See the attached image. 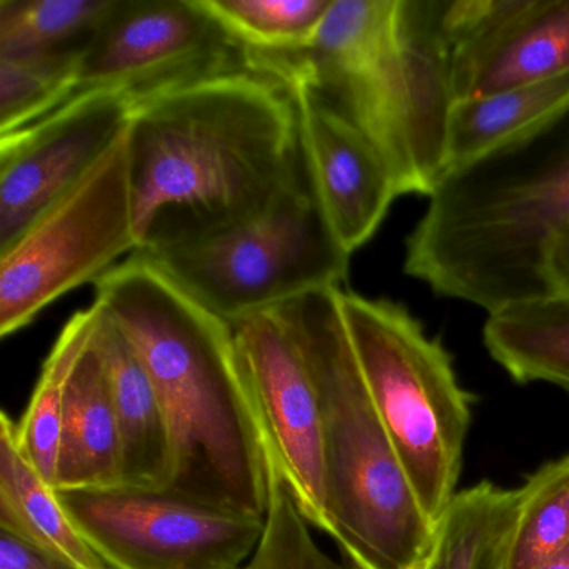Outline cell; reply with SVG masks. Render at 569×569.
I'll list each match as a JSON object with an SVG mask.
<instances>
[{
	"label": "cell",
	"instance_id": "6da1fadb",
	"mask_svg": "<svg viewBox=\"0 0 569 569\" xmlns=\"http://www.w3.org/2000/svg\"><path fill=\"white\" fill-rule=\"evenodd\" d=\"M128 138L142 254L239 228L309 181L295 94L259 69L139 99Z\"/></svg>",
	"mask_w": 569,
	"mask_h": 569
},
{
	"label": "cell",
	"instance_id": "7a4b0ae2",
	"mask_svg": "<svg viewBox=\"0 0 569 569\" xmlns=\"http://www.w3.org/2000/svg\"><path fill=\"white\" fill-rule=\"evenodd\" d=\"M94 286L96 305L131 339L161 396L174 456L164 491L266 519L269 446L231 325L139 252Z\"/></svg>",
	"mask_w": 569,
	"mask_h": 569
},
{
	"label": "cell",
	"instance_id": "3957f363",
	"mask_svg": "<svg viewBox=\"0 0 569 569\" xmlns=\"http://www.w3.org/2000/svg\"><path fill=\"white\" fill-rule=\"evenodd\" d=\"M406 239L405 272L482 311L551 296L549 258L569 236V101L449 169Z\"/></svg>",
	"mask_w": 569,
	"mask_h": 569
},
{
	"label": "cell",
	"instance_id": "277c9868",
	"mask_svg": "<svg viewBox=\"0 0 569 569\" xmlns=\"http://www.w3.org/2000/svg\"><path fill=\"white\" fill-rule=\"evenodd\" d=\"M256 68L301 82L388 166L399 196H429L446 172L455 104L441 0H335L309 51L252 56Z\"/></svg>",
	"mask_w": 569,
	"mask_h": 569
},
{
	"label": "cell",
	"instance_id": "5b68a950",
	"mask_svg": "<svg viewBox=\"0 0 569 569\" xmlns=\"http://www.w3.org/2000/svg\"><path fill=\"white\" fill-rule=\"evenodd\" d=\"M339 291L319 289L276 308L318 395L329 536L358 569H418L436 525L376 411Z\"/></svg>",
	"mask_w": 569,
	"mask_h": 569
},
{
	"label": "cell",
	"instance_id": "8992f818",
	"mask_svg": "<svg viewBox=\"0 0 569 569\" xmlns=\"http://www.w3.org/2000/svg\"><path fill=\"white\" fill-rule=\"evenodd\" d=\"M339 299L376 411L436 525L458 492L471 398L445 346L408 308L345 288Z\"/></svg>",
	"mask_w": 569,
	"mask_h": 569
},
{
	"label": "cell",
	"instance_id": "52a82bcc",
	"mask_svg": "<svg viewBox=\"0 0 569 569\" xmlns=\"http://www.w3.org/2000/svg\"><path fill=\"white\" fill-rule=\"evenodd\" d=\"M142 256L232 325L308 292L342 288L352 254L336 238L308 181L239 228Z\"/></svg>",
	"mask_w": 569,
	"mask_h": 569
},
{
	"label": "cell",
	"instance_id": "ba28073f",
	"mask_svg": "<svg viewBox=\"0 0 569 569\" xmlns=\"http://www.w3.org/2000/svg\"><path fill=\"white\" fill-rule=\"evenodd\" d=\"M138 251L126 129L78 184L0 249V336L21 331L49 305L96 284L121 256Z\"/></svg>",
	"mask_w": 569,
	"mask_h": 569
},
{
	"label": "cell",
	"instance_id": "9c48e42d",
	"mask_svg": "<svg viewBox=\"0 0 569 569\" xmlns=\"http://www.w3.org/2000/svg\"><path fill=\"white\" fill-rule=\"evenodd\" d=\"M88 541L118 569H242L266 519L221 511L161 489H54Z\"/></svg>",
	"mask_w": 569,
	"mask_h": 569
},
{
	"label": "cell",
	"instance_id": "30bf717a",
	"mask_svg": "<svg viewBox=\"0 0 569 569\" xmlns=\"http://www.w3.org/2000/svg\"><path fill=\"white\" fill-rule=\"evenodd\" d=\"M241 68H251L248 54L201 0H118L82 54L78 92L122 91L139 101Z\"/></svg>",
	"mask_w": 569,
	"mask_h": 569
},
{
	"label": "cell",
	"instance_id": "8fae6325",
	"mask_svg": "<svg viewBox=\"0 0 569 569\" xmlns=\"http://www.w3.org/2000/svg\"><path fill=\"white\" fill-rule=\"evenodd\" d=\"M231 328L269 452L302 515L329 535L321 409L305 358L276 309Z\"/></svg>",
	"mask_w": 569,
	"mask_h": 569
},
{
	"label": "cell",
	"instance_id": "7c38bea8",
	"mask_svg": "<svg viewBox=\"0 0 569 569\" xmlns=\"http://www.w3.org/2000/svg\"><path fill=\"white\" fill-rule=\"evenodd\" d=\"M136 99L78 92L39 121L0 136V249L48 211L128 129Z\"/></svg>",
	"mask_w": 569,
	"mask_h": 569
},
{
	"label": "cell",
	"instance_id": "4fadbf2b",
	"mask_svg": "<svg viewBox=\"0 0 569 569\" xmlns=\"http://www.w3.org/2000/svg\"><path fill=\"white\" fill-rule=\"evenodd\" d=\"M455 101L569 72V0H441Z\"/></svg>",
	"mask_w": 569,
	"mask_h": 569
},
{
	"label": "cell",
	"instance_id": "5bb4252c",
	"mask_svg": "<svg viewBox=\"0 0 569 569\" xmlns=\"http://www.w3.org/2000/svg\"><path fill=\"white\" fill-rule=\"evenodd\" d=\"M284 82L298 104L312 191L336 238L352 254L371 241L399 198L395 179L381 156L352 126L301 82Z\"/></svg>",
	"mask_w": 569,
	"mask_h": 569
},
{
	"label": "cell",
	"instance_id": "9a60e30c",
	"mask_svg": "<svg viewBox=\"0 0 569 569\" xmlns=\"http://www.w3.org/2000/svg\"><path fill=\"white\" fill-rule=\"evenodd\" d=\"M96 308V339L104 358L121 436L122 485L168 489L174 469L171 431L158 388L121 326Z\"/></svg>",
	"mask_w": 569,
	"mask_h": 569
},
{
	"label": "cell",
	"instance_id": "2e32d148",
	"mask_svg": "<svg viewBox=\"0 0 569 569\" xmlns=\"http://www.w3.org/2000/svg\"><path fill=\"white\" fill-rule=\"evenodd\" d=\"M118 485H122L121 436L94 326L69 381L54 489Z\"/></svg>",
	"mask_w": 569,
	"mask_h": 569
},
{
	"label": "cell",
	"instance_id": "e0dca14e",
	"mask_svg": "<svg viewBox=\"0 0 569 569\" xmlns=\"http://www.w3.org/2000/svg\"><path fill=\"white\" fill-rule=\"evenodd\" d=\"M0 528L84 569H118L88 541L18 445V425L0 418Z\"/></svg>",
	"mask_w": 569,
	"mask_h": 569
},
{
	"label": "cell",
	"instance_id": "ac0fdd59",
	"mask_svg": "<svg viewBox=\"0 0 569 569\" xmlns=\"http://www.w3.org/2000/svg\"><path fill=\"white\" fill-rule=\"evenodd\" d=\"M521 488L481 481L456 492L418 569H512Z\"/></svg>",
	"mask_w": 569,
	"mask_h": 569
},
{
	"label": "cell",
	"instance_id": "d6986e66",
	"mask_svg": "<svg viewBox=\"0 0 569 569\" xmlns=\"http://www.w3.org/2000/svg\"><path fill=\"white\" fill-rule=\"evenodd\" d=\"M489 356L518 382L569 391V295H551L491 312L482 328Z\"/></svg>",
	"mask_w": 569,
	"mask_h": 569
},
{
	"label": "cell",
	"instance_id": "ffe728a7",
	"mask_svg": "<svg viewBox=\"0 0 569 569\" xmlns=\"http://www.w3.org/2000/svg\"><path fill=\"white\" fill-rule=\"evenodd\" d=\"M566 101H569V72L485 98L456 101L448 122L446 172L535 124Z\"/></svg>",
	"mask_w": 569,
	"mask_h": 569
},
{
	"label": "cell",
	"instance_id": "44dd1931",
	"mask_svg": "<svg viewBox=\"0 0 569 569\" xmlns=\"http://www.w3.org/2000/svg\"><path fill=\"white\" fill-rule=\"evenodd\" d=\"M94 326V306L76 312L66 322L51 355L46 359L28 411L18 425V445L22 456L51 488H54L58 475L62 416L69 381L91 341Z\"/></svg>",
	"mask_w": 569,
	"mask_h": 569
},
{
	"label": "cell",
	"instance_id": "7402d4cb",
	"mask_svg": "<svg viewBox=\"0 0 569 569\" xmlns=\"http://www.w3.org/2000/svg\"><path fill=\"white\" fill-rule=\"evenodd\" d=\"M118 0H0V58L84 52Z\"/></svg>",
	"mask_w": 569,
	"mask_h": 569
},
{
	"label": "cell",
	"instance_id": "603a6c76",
	"mask_svg": "<svg viewBox=\"0 0 569 569\" xmlns=\"http://www.w3.org/2000/svg\"><path fill=\"white\" fill-rule=\"evenodd\" d=\"M248 56H296L315 46L335 0H201Z\"/></svg>",
	"mask_w": 569,
	"mask_h": 569
},
{
	"label": "cell",
	"instance_id": "cb8c5ba5",
	"mask_svg": "<svg viewBox=\"0 0 569 569\" xmlns=\"http://www.w3.org/2000/svg\"><path fill=\"white\" fill-rule=\"evenodd\" d=\"M82 54L0 58V136L11 134L71 101Z\"/></svg>",
	"mask_w": 569,
	"mask_h": 569
},
{
	"label": "cell",
	"instance_id": "d4e9b609",
	"mask_svg": "<svg viewBox=\"0 0 569 569\" xmlns=\"http://www.w3.org/2000/svg\"><path fill=\"white\" fill-rule=\"evenodd\" d=\"M569 542V456L549 462L521 486L512 569H536Z\"/></svg>",
	"mask_w": 569,
	"mask_h": 569
},
{
	"label": "cell",
	"instance_id": "484cf974",
	"mask_svg": "<svg viewBox=\"0 0 569 569\" xmlns=\"http://www.w3.org/2000/svg\"><path fill=\"white\" fill-rule=\"evenodd\" d=\"M278 465L269 455V508L264 532L242 569H358L322 551Z\"/></svg>",
	"mask_w": 569,
	"mask_h": 569
},
{
	"label": "cell",
	"instance_id": "4316f807",
	"mask_svg": "<svg viewBox=\"0 0 569 569\" xmlns=\"http://www.w3.org/2000/svg\"><path fill=\"white\" fill-rule=\"evenodd\" d=\"M0 569H84L11 529L0 528Z\"/></svg>",
	"mask_w": 569,
	"mask_h": 569
},
{
	"label": "cell",
	"instance_id": "83f0119b",
	"mask_svg": "<svg viewBox=\"0 0 569 569\" xmlns=\"http://www.w3.org/2000/svg\"><path fill=\"white\" fill-rule=\"evenodd\" d=\"M551 295H569V236L559 239L549 258Z\"/></svg>",
	"mask_w": 569,
	"mask_h": 569
},
{
	"label": "cell",
	"instance_id": "f1b7e54d",
	"mask_svg": "<svg viewBox=\"0 0 569 569\" xmlns=\"http://www.w3.org/2000/svg\"><path fill=\"white\" fill-rule=\"evenodd\" d=\"M536 569H569V542L565 548L549 556V558L542 561Z\"/></svg>",
	"mask_w": 569,
	"mask_h": 569
}]
</instances>
